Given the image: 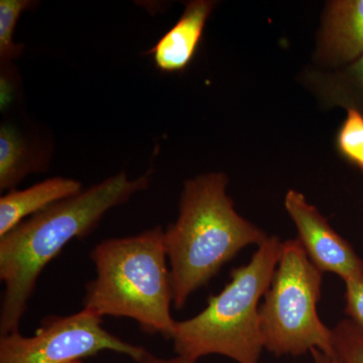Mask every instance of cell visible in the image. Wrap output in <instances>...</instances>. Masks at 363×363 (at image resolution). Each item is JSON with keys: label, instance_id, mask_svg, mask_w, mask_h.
I'll use <instances>...</instances> for the list:
<instances>
[{"label": "cell", "instance_id": "cell-1", "mask_svg": "<svg viewBox=\"0 0 363 363\" xmlns=\"http://www.w3.org/2000/svg\"><path fill=\"white\" fill-rule=\"evenodd\" d=\"M152 172L130 179L125 172L51 205L0 238V336L20 325L40 274L74 240L92 233L105 215L147 190Z\"/></svg>", "mask_w": 363, "mask_h": 363}, {"label": "cell", "instance_id": "cell-2", "mask_svg": "<svg viewBox=\"0 0 363 363\" xmlns=\"http://www.w3.org/2000/svg\"><path fill=\"white\" fill-rule=\"evenodd\" d=\"M223 173L202 174L184 184L179 216L164 230L173 305L182 309L229 260L269 235L236 212Z\"/></svg>", "mask_w": 363, "mask_h": 363}, {"label": "cell", "instance_id": "cell-3", "mask_svg": "<svg viewBox=\"0 0 363 363\" xmlns=\"http://www.w3.org/2000/svg\"><path fill=\"white\" fill-rule=\"evenodd\" d=\"M96 277L86 285L84 308L99 316L135 320L147 334L171 340L173 284L161 226L107 238L90 252Z\"/></svg>", "mask_w": 363, "mask_h": 363}, {"label": "cell", "instance_id": "cell-4", "mask_svg": "<svg viewBox=\"0 0 363 363\" xmlns=\"http://www.w3.org/2000/svg\"><path fill=\"white\" fill-rule=\"evenodd\" d=\"M283 241L269 236L245 266L235 267L220 293L195 317L177 321L171 340L179 357L197 362L221 355L238 363H259L264 350L259 324L264 297L281 257Z\"/></svg>", "mask_w": 363, "mask_h": 363}, {"label": "cell", "instance_id": "cell-5", "mask_svg": "<svg viewBox=\"0 0 363 363\" xmlns=\"http://www.w3.org/2000/svg\"><path fill=\"white\" fill-rule=\"evenodd\" d=\"M323 272L310 262L298 238L283 241L281 257L259 305L264 350L274 357H297L313 350L333 355V333L321 321L317 304Z\"/></svg>", "mask_w": 363, "mask_h": 363}, {"label": "cell", "instance_id": "cell-6", "mask_svg": "<svg viewBox=\"0 0 363 363\" xmlns=\"http://www.w3.org/2000/svg\"><path fill=\"white\" fill-rule=\"evenodd\" d=\"M104 350L128 355L136 362L147 352L107 331L104 317L86 309L70 316L47 318L28 337L20 332L0 336V363H67Z\"/></svg>", "mask_w": 363, "mask_h": 363}, {"label": "cell", "instance_id": "cell-7", "mask_svg": "<svg viewBox=\"0 0 363 363\" xmlns=\"http://www.w3.org/2000/svg\"><path fill=\"white\" fill-rule=\"evenodd\" d=\"M285 207L297 228L298 240L320 272L337 274L344 283L363 276L362 257L302 193L288 191Z\"/></svg>", "mask_w": 363, "mask_h": 363}, {"label": "cell", "instance_id": "cell-8", "mask_svg": "<svg viewBox=\"0 0 363 363\" xmlns=\"http://www.w3.org/2000/svg\"><path fill=\"white\" fill-rule=\"evenodd\" d=\"M317 55L322 63L336 69L362 56L363 0L329 2Z\"/></svg>", "mask_w": 363, "mask_h": 363}, {"label": "cell", "instance_id": "cell-9", "mask_svg": "<svg viewBox=\"0 0 363 363\" xmlns=\"http://www.w3.org/2000/svg\"><path fill=\"white\" fill-rule=\"evenodd\" d=\"M214 6L215 2L210 0H194L186 4L185 11L175 26L147 52L159 70L174 73L187 68L197 51Z\"/></svg>", "mask_w": 363, "mask_h": 363}, {"label": "cell", "instance_id": "cell-10", "mask_svg": "<svg viewBox=\"0 0 363 363\" xmlns=\"http://www.w3.org/2000/svg\"><path fill=\"white\" fill-rule=\"evenodd\" d=\"M81 191V182L63 177L47 179L23 190L9 191L0 198V238L33 215Z\"/></svg>", "mask_w": 363, "mask_h": 363}, {"label": "cell", "instance_id": "cell-11", "mask_svg": "<svg viewBox=\"0 0 363 363\" xmlns=\"http://www.w3.org/2000/svg\"><path fill=\"white\" fill-rule=\"evenodd\" d=\"M49 157L37 142H30L13 124L0 128V190H14L26 177L44 172Z\"/></svg>", "mask_w": 363, "mask_h": 363}, {"label": "cell", "instance_id": "cell-12", "mask_svg": "<svg viewBox=\"0 0 363 363\" xmlns=\"http://www.w3.org/2000/svg\"><path fill=\"white\" fill-rule=\"evenodd\" d=\"M311 83L327 104L352 109L363 116V55L331 73L311 76Z\"/></svg>", "mask_w": 363, "mask_h": 363}, {"label": "cell", "instance_id": "cell-13", "mask_svg": "<svg viewBox=\"0 0 363 363\" xmlns=\"http://www.w3.org/2000/svg\"><path fill=\"white\" fill-rule=\"evenodd\" d=\"M32 0H0V58L2 62L18 58L23 45L14 42L16 23L23 11L35 6Z\"/></svg>", "mask_w": 363, "mask_h": 363}, {"label": "cell", "instance_id": "cell-14", "mask_svg": "<svg viewBox=\"0 0 363 363\" xmlns=\"http://www.w3.org/2000/svg\"><path fill=\"white\" fill-rule=\"evenodd\" d=\"M341 156L357 167L363 174V116L357 111H347L345 121L336 138Z\"/></svg>", "mask_w": 363, "mask_h": 363}, {"label": "cell", "instance_id": "cell-15", "mask_svg": "<svg viewBox=\"0 0 363 363\" xmlns=\"http://www.w3.org/2000/svg\"><path fill=\"white\" fill-rule=\"evenodd\" d=\"M333 355L340 363H363V330L350 319L332 328Z\"/></svg>", "mask_w": 363, "mask_h": 363}, {"label": "cell", "instance_id": "cell-16", "mask_svg": "<svg viewBox=\"0 0 363 363\" xmlns=\"http://www.w3.org/2000/svg\"><path fill=\"white\" fill-rule=\"evenodd\" d=\"M345 314L363 330V276L345 281Z\"/></svg>", "mask_w": 363, "mask_h": 363}, {"label": "cell", "instance_id": "cell-17", "mask_svg": "<svg viewBox=\"0 0 363 363\" xmlns=\"http://www.w3.org/2000/svg\"><path fill=\"white\" fill-rule=\"evenodd\" d=\"M138 363H197V362L189 359V358L179 357V355L173 358L157 357L147 351Z\"/></svg>", "mask_w": 363, "mask_h": 363}, {"label": "cell", "instance_id": "cell-18", "mask_svg": "<svg viewBox=\"0 0 363 363\" xmlns=\"http://www.w3.org/2000/svg\"><path fill=\"white\" fill-rule=\"evenodd\" d=\"M313 363H340L334 355L327 354L323 351L313 350L311 351Z\"/></svg>", "mask_w": 363, "mask_h": 363}, {"label": "cell", "instance_id": "cell-19", "mask_svg": "<svg viewBox=\"0 0 363 363\" xmlns=\"http://www.w3.org/2000/svg\"><path fill=\"white\" fill-rule=\"evenodd\" d=\"M67 363H83L81 362V359L79 360H74V362H67Z\"/></svg>", "mask_w": 363, "mask_h": 363}, {"label": "cell", "instance_id": "cell-20", "mask_svg": "<svg viewBox=\"0 0 363 363\" xmlns=\"http://www.w3.org/2000/svg\"><path fill=\"white\" fill-rule=\"evenodd\" d=\"M260 363V362H259Z\"/></svg>", "mask_w": 363, "mask_h": 363}]
</instances>
